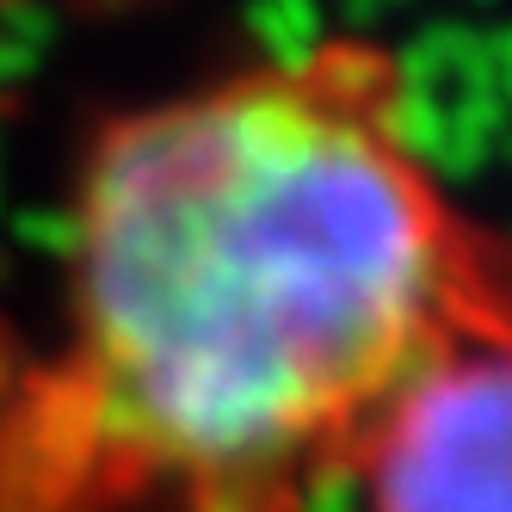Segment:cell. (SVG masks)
Masks as SVG:
<instances>
[{"label":"cell","mask_w":512,"mask_h":512,"mask_svg":"<svg viewBox=\"0 0 512 512\" xmlns=\"http://www.w3.org/2000/svg\"><path fill=\"white\" fill-rule=\"evenodd\" d=\"M475 340H506V253L401 56L247 62L87 136L50 327L0 334V512H303Z\"/></svg>","instance_id":"1"},{"label":"cell","mask_w":512,"mask_h":512,"mask_svg":"<svg viewBox=\"0 0 512 512\" xmlns=\"http://www.w3.org/2000/svg\"><path fill=\"white\" fill-rule=\"evenodd\" d=\"M506 463L512 352L475 340L432 364L303 512H506Z\"/></svg>","instance_id":"2"}]
</instances>
